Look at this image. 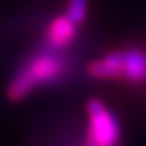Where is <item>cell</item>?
<instances>
[{"mask_svg":"<svg viewBox=\"0 0 146 146\" xmlns=\"http://www.w3.org/2000/svg\"><path fill=\"white\" fill-rule=\"evenodd\" d=\"M68 65L62 54L55 49L33 55L13 75L8 83L7 94L11 101H21L36 89L60 83L67 75Z\"/></svg>","mask_w":146,"mask_h":146,"instance_id":"6da1fadb","label":"cell"},{"mask_svg":"<svg viewBox=\"0 0 146 146\" xmlns=\"http://www.w3.org/2000/svg\"><path fill=\"white\" fill-rule=\"evenodd\" d=\"M86 72L96 80H125L140 84L146 81V54L138 49L115 50L88 63Z\"/></svg>","mask_w":146,"mask_h":146,"instance_id":"7a4b0ae2","label":"cell"},{"mask_svg":"<svg viewBox=\"0 0 146 146\" xmlns=\"http://www.w3.org/2000/svg\"><path fill=\"white\" fill-rule=\"evenodd\" d=\"M120 123L114 112L98 98L86 102V130L83 140L89 146H119Z\"/></svg>","mask_w":146,"mask_h":146,"instance_id":"3957f363","label":"cell"},{"mask_svg":"<svg viewBox=\"0 0 146 146\" xmlns=\"http://www.w3.org/2000/svg\"><path fill=\"white\" fill-rule=\"evenodd\" d=\"M76 25L73 23L67 15H58L55 16L49 26H47L46 31V41L47 46L50 49H63L65 46H68L70 42L75 39V34H76Z\"/></svg>","mask_w":146,"mask_h":146,"instance_id":"277c9868","label":"cell"},{"mask_svg":"<svg viewBox=\"0 0 146 146\" xmlns=\"http://www.w3.org/2000/svg\"><path fill=\"white\" fill-rule=\"evenodd\" d=\"M86 11H88V0H70L67 16L75 25H78L86 18Z\"/></svg>","mask_w":146,"mask_h":146,"instance_id":"5b68a950","label":"cell"},{"mask_svg":"<svg viewBox=\"0 0 146 146\" xmlns=\"http://www.w3.org/2000/svg\"><path fill=\"white\" fill-rule=\"evenodd\" d=\"M81 146H89V145H88V143H86V141L83 140V143H81Z\"/></svg>","mask_w":146,"mask_h":146,"instance_id":"8992f818","label":"cell"}]
</instances>
